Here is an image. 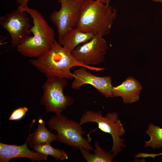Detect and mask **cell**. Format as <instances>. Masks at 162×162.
<instances>
[{
  "instance_id": "3957f363",
  "label": "cell",
  "mask_w": 162,
  "mask_h": 162,
  "mask_svg": "<svg viewBox=\"0 0 162 162\" xmlns=\"http://www.w3.org/2000/svg\"><path fill=\"white\" fill-rule=\"evenodd\" d=\"M116 16L115 9L104 0H85L75 28L103 36L109 33Z\"/></svg>"
},
{
  "instance_id": "ffe728a7",
  "label": "cell",
  "mask_w": 162,
  "mask_h": 162,
  "mask_svg": "<svg viewBox=\"0 0 162 162\" xmlns=\"http://www.w3.org/2000/svg\"><path fill=\"white\" fill-rule=\"evenodd\" d=\"M153 2H162V0H152ZM110 0H105V4H110Z\"/></svg>"
},
{
  "instance_id": "8fae6325",
  "label": "cell",
  "mask_w": 162,
  "mask_h": 162,
  "mask_svg": "<svg viewBox=\"0 0 162 162\" xmlns=\"http://www.w3.org/2000/svg\"><path fill=\"white\" fill-rule=\"evenodd\" d=\"M28 137L20 146L9 145L0 142V162H9L15 158H25L32 162L46 160L47 155L30 150L27 146Z\"/></svg>"
},
{
  "instance_id": "ac0fdd59",
  "label": "cell",
  "mask_w": 162,
  "mask_h": 162,
  "mask_svg": "<svg viewBox=\"0 0 162 162\" xmlns=\"http://www.w3.org/2000/svg\"><path fill=\"white\" fill-rule=\"evenodd\" d=\"M28 110V108L26 106L16 109L12 112L9 119L10 121L20 120L23 117Z\"/></svg>"
},
{
  "instance_id": "9c48e42d",
  "label": "cell",
  "mask_w": 162,
  "mask_h": 162,
  "mask_svg": "<svg viewBox=\"0 0 162 162\" xmlns=\"http://www.w3.org/2000/svg\"><path fill=\"white\" fill-rule=\"evenodd\" d=\"M107 48V42L103 36L97 35L77 46L71 54L77 61L84 65H98L104 60Z\"/></svg>"
},
{
  "instance_id": "9a60e30c",
  "label": "cell",
  "mask_w": 162,
  "mask_h": 162,
  "mask_svg": "<svg viewBox=\"0 0 162 162\" xmlns=\"http://www.w3.org/2000/svg\"><path fill=\"white\" fill-rule=\"evenodd\" d=\"M94 153L92 154L89 151L85 148L80 149L81 154L87 162H112L114 157L112 153L107 152L100 146L97 141L94 142Z\"/></svg>"
},
{
  "instance_id": "7c38bea8",
  "label": "cell",
  "mask_w": 162,
  "mask_h": 162,
  "mask_svg": "<svg viewBox=\"0 0 162 162\" xmlns=\"http://www.w3.org/2000/svg\"><path fill=\"white\" fill-rule=\"evenodd\" d=\"M142 89L140 83L132 77H128L120 85L113 87V97H121L125 104L136 102L139 99Z\"/></svg>"
},
{
  "instance_id": "7a4b0ae2",
  "label": "cell",
  "mask_w": 162,
  "mask_h": 162,
  "mask_svg": "<svg viewBox=\"0 0 162 162\" xmlns=\"http://www.w3.org/2000/svg\"><path fill=\"white\" fill-rule=\"evenodd\" d=\"M17 9L30 15L33 25L30 31L32 35L26 38L17 46V51L27 57L38 58L47 52L51 47L54 40L55 34L52 28L48 24L41 14L36 9L27 7Z\"/></svg>"
},
{
  "instance_id": "8992f818",
  "label": "cell",
  "mask_w": 162,
  "mask_h": 162,
  "mask_svg": "<svg viewBox=\"0 0 162 162\" xmlns=\"http://www.w3.org/2000/svg\"><path fill=\"white\" fill-rule=\"evenodd\" d=\"M66 79L57 76L47 78L42 88L43 95L40 104L44 107L47 112L62 114V112L71 106L74 102L70 96L64 94L63 91L68 84Z\"/></svg>"
},
{
  "instance_id": "4fadbf2b",
  "label": "cell",
  "mask_w": 162,
  "mask_h": 162,
  "mask_svg": "<svg viewBox=\"0 0 162 162\" xmlns=\"http://www.w3.org/2000/svg\"><path fill=\"white\" fill-rule=\"evenodd\" d=\"M38 124L36 130L32 134H30L31 128L35 122L33 119L30 124V132L28 136V143L32 147L35 145L50 143L51 142L58 141L56 135L51 133L46 128L45 123L41 117L38 116Z\"/></svg>"
},
{
  "instance_id": "6da1fadb",
  "label": "cell",
  "mask_w": 162,
  "mask_h": 162,
  "mask_svg": "<svg viewBox=\"0 0 162 162\" xmlns=\"http://www.w3.org/2000/svg\"><path fill=\"white\" fill-rule=\"evenodd\" d=\"M29 62L47 78L57 76L66 79L74 78L70 70L73 67H82L96 72L105 69L103 68L84 65L77 61L71 52L61 46L55 39L50 49L35 59H29Z\"/></svg>"
},
{
  "instance_id": "5b68a950",
  "label": "cell",
  "mask_w": 162,
  "mask_h": 162,
  "mask_svg": "<svg viewBox=\"0 0 162 162\" xmlns=\"http://www.w3.org/2000/svg\"><path fill=\"white\" fill-rule=\"evenodd\" d=\"M47 124L51 130L57 132L58 141L60 142L76 148L94 150L90 141L83 138L85 131L79 122L62 114L52 117Z\"/></svg>"
},
{
  "instance_id": "52a82bcc",
  "label": "cell",
  "mask_w": 162,
  "mask_h": 162,
  "mask_svg": "<svg viewBox=\"0 0 162 162\" xmlns=\"http://www.w3.org/2000/svg\"><path fill=\"white\" fill-rule=\"evenodd\" d=\"M85 0H58L61 4L58 10L53 11L50 20L56 27L58 38L70 29L75 28Z\"/></svg>"
},
{
  "instance_id": "30bf717a",
  "label": "cell",
  "mask_w": 162,
  "mask_h": 162,
  "mask_svg": "<svg viewBox=\"0 0 162 162\" xmlns=\"http://www.w3.org/2000/svg\"><path fill=\"white\" fill-rule=\"evenodd\" d=\"M87 69L80 67L74 71L73 74L74 79L72 83L71 88L78 90L82 85L90 84L106 98H113L111 77L110 76H98L88 71Z\"/></svg>"
},
{
  "instance_id": "d6986e66",
  "label": "cell",
  "mask_w": 162,
  "mask_h": 162,
  "mask_svg": "<svg viewBox=\"0 0 162 162\" xmlns=\"http://www.w3.org/2000/svg\"><path fill=\"white\" fill-rule=\"evenodd\" d=\"M30 0H16V2L18 4V6L21 8L28 7V2Z\"/></svg>"
},
{
  "instance_id": "ba28073f",
  "label": "cell",
  "mask_w": 162,
  "mask_h": 162,
  "mask_svg": "<svg viewBox=\"0 0 162 162\" xmlns=\"http://www.w3.org/2000/svg\"><path fill=\"white\" fill-rule=\"evenodd\" d=\"M27 13L17 9L0 17V24L9 33L13 47L17 46L31 34Z\"/></svg>"
},
{
  "instance_id": "2e32d148",
  "label": "cell",
  "mask_w": 162,
  "mask_h": 162,
  "mask_svg": "<svg viewBox=\"0 0 162 162\" xmlns=\"http://www.w3.org/2000/svg\"><path fill=\"white\" fill-rule=\"evenodd\" d=\"M146 132L150 139L148 141L145 142V147H150L153 149L162 148V128L150 123Z\"/></svg>"
},
{
  "instance_id": "277c9868",
  "label": "cell",
  "mask_w": 162,
  "mask_h": 162,
  "mask_svg": "<svg viewBox=\"0 0 162 162\" xmlns=\"http://www.w3.org/2000/svg\"><path fill=\"white\" fill-rule=\"evenodd\" d=\"M89 122L97 123L98 128L111 135L113 143L110 152L114 157L117 156L122 148L125 146L124 140L121 137L125 131L118 113L115 112H109L104 116L100 111L97 112L86 110L80 118L79 122L82 125Z\"/></svg>"
},
{
  "instance_id": "e0dca14e",
  "label": "cell",
  "mask_w": 162,
  "mask_h": 162,
  "mask_svg": "<svg viewBox=\"0 0 162 162\" xmlns=\"http://www.w3.org/2000/svg\"><path fill=\"white\" fill-rule=\"evenodd\" d=\"M32 148L34 151L52 156L57 161L68 158V155L64 150L55 148L51 146L50 143L36 145Z\"/></svg>"
},
{
  "instance_id": "5bb4252c",
  "label": "cell",
  "mask_w": 162,
  "mask_h": 162,
  "mask_svg": "<svg viewBox=\"0 0 162 162\" xmlns=\"http://www.w3.org/2000/svg\"><path fill=\"white\" fill-rule=\"evenodd\" d=\"M94 36L92 33L83 32L74 28L68 31L64 35L58 38V42L71 52L78 45L89 41Z\"/></svg>"
}]
</instances>
